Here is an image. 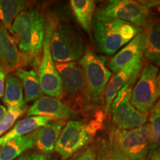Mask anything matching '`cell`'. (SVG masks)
<instances>
[{"instance_id":"cell-1","label":"cell","mask_w":160,"mask_h":160,"mask_svg":"<svg viewBox=\"0 0 160 160\" xmlns=\"http://www.w3.org/2000/svg\"><path fill=\"white\" fill-rule=\"evenodd\" d=\"M93 26L98 48L107 55L114 54L142 31L140 28L128 22L98 14Z\"/></svg>"},{"instance_id":"cell-2","label":"cell","mask_w":160,"mask_h":160,"mask_svg":"<svg viewBox=\"0 0 160 160\" xmlns=\"http://www.w3.org/2000/svg\"><path fill=\"white\" fill-rule=\"evenodd\" d=\"M108 149L123 160H146L151 151L150 123L129 130L113 129L109 137Z\"/></svg>"},{"instance_id":"cell-3","label":"cell","mask_w":160,"mask_h":160,"mask_svg":"<svg viewBox=\"0 0 160 160\" xmlns=\"http://www.w3.org/2000/svg\"><path fill=\"white\" fill-rule=\"evenodd\" d=\"M45 17L39 9H26L13 21L11 33L21 51L37 54L42 48L45 30Z\"/></svg>"},{"instance_id":"cell-4","label":"cell","mask_w":160,"mask_h":160,"mask_svg":"<svg viewBox=\"0 0 160 160\" xmlns=\"http://www.w3.org/2000/svg\"><path fill=\"white\" fill-rule=\"evenodd\" d=\"M51 52L53 61L57 63L76 62L85 53L83 40L66 25L53 29L51 37Z\"/></svg>"},{"instance_id":"cell-5","label":"cell","mask_w":160,"mask_h":160,"mask_svg":"<svg viewBox=\"0 0 160 160\" xmlns=\"http://www.w3.org/2000/svg\"><path fill=\"white\" fill-rule=\"evenodd\" d=\"M98 128L94 124L78 120L69 121L62 131L54 150L63 159H68L91 141Z\"/></svg>"},{"instance_id":"cell-6","label":"cell","mask_w":160,"mask_h":160,"mask_svg":"<svg viewBox=\"0 0 160 160\" xmlns=\"http://www.w3.org/2000/svg\"><path fill=\"white\" fill-rule=\"evenodd\" d=\"M159 2L160 1L114 0L110 1L97 14L122 20L139 28H143L149 19L152 8Z\"/></svg>"},{"instance_id":"cell-7","label":"cell","mask_w":160,"mask_h":160,"mask_svg":"<svg viewBox=\"0 0 160 160\" xmlns=\"http://www.w3.org/2000/svg\"><path fill=\"white\" fill-rule=\"evenodd\" d=\"M79 64L85 72L88 96L92 100L99 99L105 93L111 75L106 66V58L88 50Z\"/></svg>"},{"instance_id":"cell-8","label":"cell","mask_w":160,"mask_h":160,"mask_svg":"<svg viewBox=\"0 0 160 160\" xmlns=\"http://www.w3.org/2000/svg\"><path fill=\"white\" fill-rule=\"evenodd\" d=\"M54 28L55 26L51 23H48L45 26L42 59L38 76L43 93L48 97L60 99L64 94L62 84L51 52V37Z\"/></svg>"},{"instance_id":"cell-9","label":"cell","mask_w":160,"mask_h":160,"mask_svg":"<svg viewBox=\"0 0 160 160\" xmlns=\"http://www.w3.org/2000/svg\"><path fill=\"white\" fill-rule=\"evenodd\" d=\"M133 85L132 83L126 85L112 102L113 122L119 130L137 128L147 123L148 113H141L131 104Z\"/></svg>"},{"instance_id":"cell-10","label":"cell","mask_w":160,"mask_h":160,"mask_svg":"<svg viewBox=\"0 0 160 160\" xmlns=\"http://www.w3.org/2000/svg\"><path fill=\"white\" fill-rule=\"evenodd\" d=\"M158 75L159 69L157 66L148 64L132 91L131 104L141 113H148L160 97Z\"/></svg>"},{"instance_id":"cell-11","label":"cell","mask_w":160,"mask_h":160,"mask_svg":"<svg viewBox=\"0 0 160 160\" xmlns=\"http://www.w3.org/2000/svg\"><path fill=\"white\" fill-rule=\"evenodd\" d=\"M141 34L143 56L160 67V2L152 8Z\"/></svg>"},{"instance_id":"cell-12","label":"cell","mask_w":160,"mask_h":160,"mask_svg":"<svg viewBox=\"0 0 160 160\" xmlns=\"http://www.w3.org/2000/svg\"><path fill=\"white\" fill-rule=\"evenodd\" d=\"M142 60L138 59L128 64L109 80L105 91V111L107 113L111 111L112 102L118 93L128 83L134 84L142 68Z\"/></svg>"},{"instance_id":"cell-13","label":"cell","mask_w":160,"mask_h":160,"mask_svg":"<svg viewBox=\"0 0 160 160\" xmlns=\"http://www.w3.org/2000/svg\"><path fill=\"white\" fill-rule=\"evenodd\" d=\"M73 115V110L59 99L51 97H42L36 100L28 110V117H51L56 120H65Z\"/></svg>"},{"instance_id":"cell-14","label":"cell","mask_w":160,"mask_h":160,"mask_svg":"<svg viewBox=\"0 0 160 160\" xmlns=\"http://www.w3.org/2000/svg\"><path fill=\"white\" fill-rule=\"evenodd\" d=\"M62 84L63 91L74 96L86 90V79L82 68L77 62H55Z\"/></svg>"},{"instance_id":"cell-15","label":"cell","mask_w":160,"mask_h":160,"mask_svg":"<svg viewBox=\"0 0 160 160\" xmlns=\"http://www.w3.org/2000/svg\"><path fill=\"white\" fill-rule=\"evenodd\" d=\"M64 127V120L54 119L29 133L33 148L45 154L51 153L54 150Z\"/></svg>"},{"instance_id":"cell-16","label":"cell","mask_w":160,"mask_h":160,"mask_svg":"<svg viewBox=\"0 0 160 160\" xmlns=\"http://www.w3.org/2000/svg\"><path fill=\"white\" fill-rule=\"evenodd\" d=\"M143 57L142 38L140 32L110 60L109 68L117 73L128 64L138 59H143Z\"/></svg>"},{"instance_id":"cell-17","label":"cell","mask_w":160,"mask_h":160,"mask_svg":"<svg viewBox=\"0 0 160 160\" xmlns=\"http://www.w3.org/2000/svg\"><path fill=\"white\" fill-rule=\"evenodd\" d=\"M17 40L0 22V62L5 69L16 68L20 62V53Z\"/></svg>"},{"instance_id":"cell-18","label":"cell","mask_w":160,"mask_h":160,"mask_svg":"<svg viewBox=\"0 0 160 160\" xmlns=\"http://www.w3.org/2000/svg\"><path fill=\"white\" fill-rule=\"evenodd\" d=\"M23 92L21 81L15 74L10 73L6 77L3 102L8 111L27 109Z\"/></svg>"},{"instance_id":"cell-19","label":"cell","mask_w":160,"mask_h":160,"mask_svg":"<svg viewBox=\"0 0 160 160\" xmlns=\"http://www.w3.org/2000/svg\"><path fill=\"white\" fill-rule=\"evenodd\" d=\"M52 120L54 119L51 117H39V116L28 117L21 120L19 122L16 124L5 135L0 137V147L3 144L7 142L9 140L13 139V138L29 134V133L34 131L35 130L39 128L48 123Z\"/></svg>"},{"instance_id":"cell-20","label":"cell","mask_w":160,"mask_h":160,"mask_svg":"<svg viewBox=\"0 0 160 160\" xmlns=\"http://www.w3.org/2000/svg\"><path fill=\"white\" fill-rule=\"evenodd\" d=\"M15 76L21 81L26 101L31 102L42 97V91L37 72L33 70L27 71L22 68H18L15 72Z\"/></svg>"},{"instance_id":"cell-21","label":"cell","mask_w":160,"mask_h":160,"mask_svg":"<svg viewBox=\"0 0 160 160\" xmlns=\"http://www.w3.org/2000/svg\"><path fill=\"white\" fill-rule=\"evenodd\" d=\"M70 4L78 22L88 33H91L96 9L95 2L93 0H71Z\"/></svg>"},{"instance_id":"cell-22","label":"cell","mask_w":160,"mask_h":160,"mask_svg":"<svg viewBox=\"0 0 160 160\" xmlns=\"http://www.w3.org/2000/svg\"><path fill=\"white\" fill-rule=\"evenodd\" d=\"M33 148L29 134L13 138L0 147V160H14L26 151Z\"/></svg>"},{"instance_id":"cell-23","label":"cell","mask_w":160,"mask_h":160,"mask_svg":"<svg viewBox=\"0 0 160 160\" xmlns=\"http://www.w3.org/2000/svg\"><path fill=\"white\" fill-rule=\"evenodd\" d=\"M28 8L22 0H0V22L11 33V27L17 16Z\"/></svg>"},{"instance_id":"cell-24","label":"cell","mask_w":160,"mask_h":160,"mask_svg":"<svg viewBox=\"0 0 160 160\" xmlns=\"http://www.w3.org/2000/svg\"><path fill=\"white\" fill-rule=\"evenodd\" d=\"M151 129V151L160 148V97L150 111Z\"/></svg>"},{"instance_id":"cell-25","label":"cell","mask_w":160,"mask_h":160,"mask_svg":"<svg viewBox=\"0 0 160 160\" xmlns=\"http://www.w3.org/2000/svg\"><path fill=\"white\" fill-rule=\"evenodd\" d=\"M27 109H21L17 111H8L7 113L0 122V137L6 133L13 126L18 118L22 116Z\"/></svg>"},{"instance_id":"cell-26","label":"cell","mask_w":160,"mask_h":160,"mask_svg":"<svg viewBox=\"0 0 160 160\" xmlns=\"http://www.w3.org/2000/svg\"><path fill=\"white\" fill-rule=\"evenodd\" d=\"M75 160H97V154L93 147H89L83 151Z\"/></svg>"},{"instance_id":"cell-27","label":"cell","mask_w":160,"mask_h":160,"mask_svg":"<svg viewBox=\"0 0 160 160\" xmlns=\"http://www.w3.org/2000/svg\"><path fill=\"white\" fill-rule=\"evenodd\" d=\"M16 160H50L48 156L41 153H27L19 157Z\"/></svg>"},{"instance_id":"cell-28","label":"cell","mask_w":160,"mask_h":160,"mask_svg":"<svg viewBox=\"0 0 160 160\" xmlns=\"http://www.w3.org/2000/svg\"><path fill=\"white\" fill-rule=\"evenodd\" d=\"M6 79V69L4 65L0 62V98L2 97L5 91Z\"/></svg>"},{"instance_id":"cell-29","label":"cell","mask_w":160,"mask_h":160,"mask_svg":"<svg viewBox=\"0 0 160 160\" xmlns=\"http://www.w3.org/2000/svg\"><path fill=\"white\" fill-rule=\"evenodd\" d=\"M100 160H123V159H121L119 157H118V156L114 154L113 153H112V152L108 149V151L106 152L105 154L101 157Z\"/></svg>"},{"instance_id":"cell-30","label":"cell","mask_w":160,"mask_h":160,"mask_svg":"<svg viewBox=\"0 0 160 160\" xmlns=\"http://www.w3.org/2000/svg\"><path fill=\"white\" fill-rule=\"evenodd\" d=\"M146 160H160V148L150 151Z\"/></svg>"},{"instance_id":"cell-31","label":"cell","mask_w":160,"mask_h":160,"mask_svg":"<svg viewBox=\"0 0 160 160\" xmlns=\"http://www.w3.org/2000/svg\"><path fill=\"white\" fill-rule=\"evenodd\" d=\"M7 112H8V110L5 106L0 105V122H1V121L2 120L3 118L5 117V116L6 115V113H7Z\"/></svg>"},{"instance_id":"cell-32","label":"cell","mask_w":160,"mask_h":160,"mask_svg":"<svg viewBox=\"0 0 160 160\" xmlns=\"http://www.w3.org/2000/svg\"><path fill=\"white\" fill-rule=\"evenodd\" d=\"M158 82H159V88H160V73L158 75Z\"/></svg>"}]
</instances>
